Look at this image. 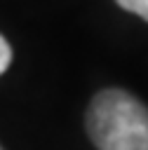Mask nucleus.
Segmentation results:
<instances>
[{"label":"nucleus","mask_w":148,"mask_h":150,"mask_svg":"<svg viewBox=\"0 0 148 150\" xmlns=\"http://www.w3.org/2000/svg\"><path fill=\"white\" fill-rule=\"evenodd\" d=\"M85 127L96 150H148V108L125 89L99 91Z\"/></svg>","instance_id":"nucleus-1"},{"label":"nucleus","mask_w":148,"mask_h":150,"mask_svg":"<svg viewBox=\"0 0 148 150\" xmlns=\"http://www.w3.org/2000/svg\"><path fill=\"white\" fill-rule=\"evenodd\" d=\"M115 2L122 9H127V12H132V14L148 21V0H115Z\"/></svg>","instance_id":"nucleus-2"},{"label":"nucleus","mask_w":148,"mask_h":150,"mask_svg":"<svg viewBox=\"0 0 148 150\" xmlns=\"http://www.w3.org/2000/svg\"><path fill=\"white\" fill-rule=\"evenodd\" d=\"M9 63H12V47H9V42L0 35V75L9 68Z\"/></svg>","instance_id":"nucleus-3"},{"label":"nucleus","mask_w":148,"mask_h":150,"mask_svg":"<svg viewBox=\"0 0 148 150\" xmlns=\"http://www.w3.org/2000/svg\"><path fill=\"white\" fill-rule=\"evenodd\" d=\"M0 150H2V148H0Z\"/></svg>","instance_id":"nucleus-4"}]
</instances>
